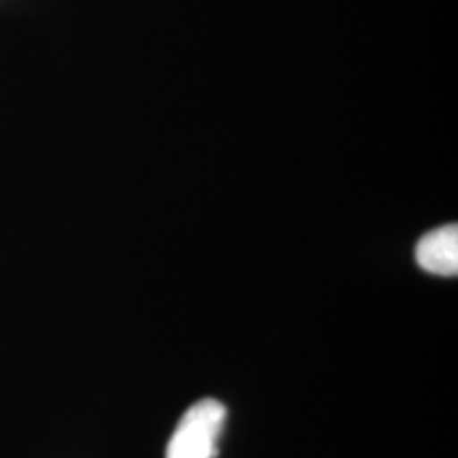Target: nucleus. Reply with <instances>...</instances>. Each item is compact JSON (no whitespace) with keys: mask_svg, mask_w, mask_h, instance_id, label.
I'll return each instance as SVG.
<instances>
[{"mask_svg":"<svg viewBox=\"0 0 458 458\" xmlns=\"http://www.w3.org/2000/svg\"><path fill=\"white\" fill-rule=\"evenodd\" d=\"M225 420L227 410L221 401L202 399L193 403L172 433L165 458H216Z\"/></svg>","mask_w":458,"mask_h":458,"instance_id":"obj_1","label":"nucleus"},{"mask_svg":"<svg viewBox=\"0 0 458 458\" xmlns=\"http://www.w3.org/2000/svg\"><path fill=\"white\" fill-rule=\"evenodd\" d=\"M416 263L428 274L456 276L458 272V227L444 225L418 240Z\"/></svg>","mask_w":458,"mask_h":458,"instance_id":"obj_2","label":"nucleus"}]
</instances>
